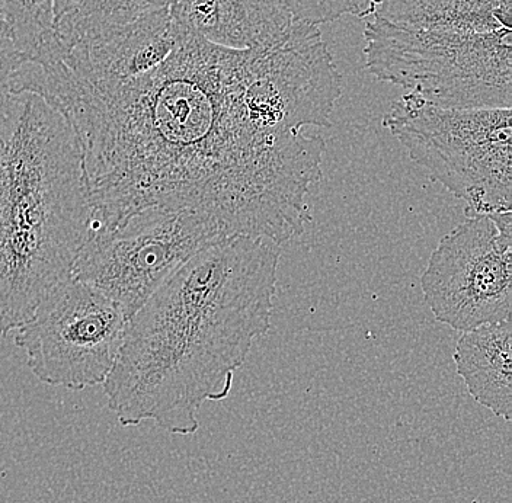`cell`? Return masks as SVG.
Wrapping results in <instances>:
<instances>
[{
  "label": "cell",
  "instance_id": "7a4b0ae2",
  "mask_svg": "<svg viewBox=\"0 0 512 503\" xmlns=\"http://www.w3.org/2000/svg\"><path fill=\"white\" fill-rule=\"evenodd\" d=\"M281 245L235 236L192 256L128 319L104 381L123 426L155 422L188 437L200 409L227 399L252 346L271 328Z\"/></svg>",
  "mask_w": 512,
  "mask_h": 503
},
{
  "label": "cell",
  "instance_id": "7c38bea8",
  "mask_svg": "<svg viewBox=\"0 0 512 503\" xmlns=\"http://www.w3.org/2000/svg\"><path fill=\"white\" fill-rule=\"evenodd\" d=\"M168 5L169 0H76L57 19L56 34L64 47H72Z\"/></svg>",
  "mask_w": 512,
  "mask_h": 503
},
{
  "label": "cell",
  "instance_id": "5b68a950",
  "mask_svg": "<svg viewBox=\"0 0 512 503\" xmlns=\"http://www.w3.org/2000/svg\"><path fill=\"white\" fill-rule=\"evenodd\" d=\"M383 127L457 200L466 217L511 211V108L457 110L406 92Z\"/></svg>",
  "mask_w": 512,
  "mask_h": 503
},
{
  "label": "cell",
  "instance_id": "6da1fadb",
  "mask_svg": "<svg viewBox=\"0 0 512 503\" xmlns=\"http://www.w3.org/2000/svg\"><path fill=\"white\" fill-rule=\"evenodd\" d=\"M245 59L246 50L178 27L171 56L124 85L99 89L32 76L30 91L62 112L82 144L91 230L166 208L210 217L230 237L283 245L302 235L326 143L256 130L240 96Z\"/></svg>",
  "mask_w": 512,
  "mask_h": 503
},
{
  "label": "cell",
  "instance_id": "4fadbf2b",
  "mask_svg": "<svg viewBox=\"0 0 512 503\" xmlns=\"http://www.w3.org/2000/svg\"><path fill=\"white\" fill-rule=\"evenodd\" d=\"M0 21L11 31L27 63L57 35L54 0H0Z\"/></svg>",
  "mask_w": 512,
  "mask_h": 503
},
{
  "label": "cell",
  "instance_id": "e0dca14e",
  "mask_svg": "<svg viewBox=\"0 0 512 503\" xmlns=\"http://www.w3.org/2000/svg\"><path fill=\"white\" fill-rule=\"evenodd\" d=\"M371 0H355L354 15L358 18H366L370 14Z\"/></svg>",
  "mask_w": 512,
  "mask_h": 503
},
{
  "label": "cell",
  "instance_id": "3957f363",
  "mask_svg": "<svg viewBox=\"0 0 512 503\" xmlns=\"http://www.w3.org/2000/svg\"><path fill=\"white\" fill-rule=\"evenodd\" d=\"M92 214L70 121L34 92L0 96V333L72 277Z\"/></svg>",
  "mask_w": 512,
  "mask_h": 503
},
{
  "label": "cell",
  "instance_id": "52a82bcc",
  "mask_svg": "<svg viewBox=\"0 0 512 503\" xmlns=\"http://www.w3.org/2000/svg\"><path fill=\"white\" fill-rule=\"evenodd\" d=\"M127 323L114 301L70 277L16 329L15 344L24 349L28 367L43 383L80 392L110 376Z\"/></svg>",
  "mask_w": 512,
  "mask_h": 503
},
{
  "label": "cell",
  "instance_id": "ac0fdd59",
  "mask_svg": "<svg viewBox=\"0 0 512 503\" xmlns=\"http://www.w3.org/2000/svg\"><path fill=\"white\" fill-rule=\"evenodd\" d=\"M354 12H355V0H354Z\"/></svg>",
  "mask_w": 512,
  "mask_h": 503
},
{
  "label": "cell",
  "instance_id": "9a60e30c",
  "mask_svg": "<svg viewBox=\"0 0 512 503\" xmlns=\"http://www.w3.org/2000/svg\"><path fill=\"white\" fill-rule=\"evenodd\" d=\"M27 63L9 28L0 21V96L9 92L12 76Z\"/></svg>",
  "mask_w": 512,
  "mask_h": 503
},
{
  "label": "cell",
  "instance_id": "8992f818",
  "mask_svg": "<svg viewBox=\"0 0 512 503\" xmlns=\"http://www.w3.org/2000/svg\"><path fill=\"white\" fill-rule=\"evenodd\" d=\"M190 210L146 208L112 230H89L72 277L95 287L130 319L192 256L229 239Z\"/></svg>",
  "mask_w": 512,
  "mask_h": 503
},
{
  "label": "cell",
  "instance_id": "8fae6325",
  "mask_svg": "<svg viewBox=\"0 0 512 503\" xmlns=\"http://www.w3.org/2000/svg\"><path fill=\"white\" fill-rule=\"evenodd\" d=\"M368 15L424 30H512V0H371Z\"/></svg>",
  "mask_w": 512,
  "mask_h": 503
},
{
  "label": "cell",
  "instance_id": "9c48e42d",
  "mask_svg": "<svg viewBox=\"0 0 512 503\" xmlns=\"http://www.w3.org/2000/svg\"><path fill=\"white\" fill-rule=\"evenodd\" d=\"M168 8L182 30L233 50L278 46L300 24L286 0H169Z\"/></svg>",
  "mask_w": 512,
  "mask_h": 503
},
{
  "label": "cell",
  "instance_id": "30bf717a",
  "mask_svg": "<svg viewBox=\"0 0 512 503\" xmlns=\"http://www.w3.org/2000/svg\"><path fill=\"white\" fill-rule=\"evenodd\" d=\"M457 374L467 392L495 416L512 419L511 320L463 332L454 351Z\"/></svg>",
  "mask_w": 512,
  "mask_h": 503
},
{
  "label": "cell",
  "instance_id": "277c9868",
  "mask_svg": "<svg viewBox=\"0 0 512 503\" xmlns=\"http://www.w3.org/2000/svg\"><path fill=\"white\" fill-rule=\"evenodd\" d=\"M511 34L400 27L368 15L364 60L374 78L438 107L511 108Z\"/></svg>",
  "mask_w": 512,
  "mask_h": 503
},
{
  "label": "cell",
  "instance_id": "ba28073f",
  "mask_svg": "<svg viewBox=\"0 0 512 503\" xmlns=\"http://www.w3.org/2000/svg\"><path fill=\"white\" fill-rule=\"evenodd\" d=\"M512 213L467 217L438 243L421 277L428 307L456 332L511 320Z\"/></svg>",
  "mask_w": 512,
  "mask_h": 503
},
{
  "label": "cell",
  "instance_id": "5bb4252c",
  "mask_svg": "<svg viewBox=\"0 0 512 503\" xmlns=\"http://www.w3.org/2000/svg\"><path fill=\"white\" fill-rule=\"evenodd\" d=\"M294 19L304 24L334 22L344 15H354V0H286Z\"/></svg>",
  "mask_w": 512,
  "mask_h": 503
},
{
  "label": "cell",
  "instance_id": "2e32d148",
  "mask_svg": "<svg viewBox=\"0 0 512 503\" xmlns=\"http://www.w3.org/2000/svg\"><path fill=\"white\" fill-rule=\"evenodd\" d=\"M76 0H54V21L62 18L73 5H75Z\"/></svg>",
  "mask_w": 512,
  "mask_h": 503
}]
</instances>
